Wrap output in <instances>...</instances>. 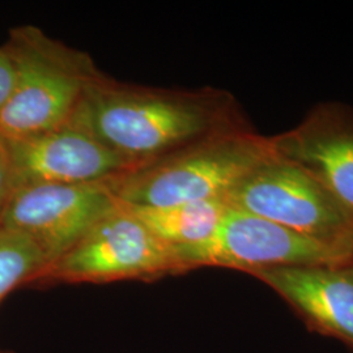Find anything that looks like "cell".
<instances>
[{"label": "cell", "instance_id": "9c48e42d", "mask_svg": "<svg viewBox=\"0 0 353 353\" xmlns=\"http://www.w3.org/2000/svg\"><path fill=\"white\" fill-rule=\"evenodd\" d=\"M271 144L276 156L314 176L353 221V108L321 102Z\"/></svg>", "mask_w": 353, "mask_h": 353}, {"label": "cell", "instance_id": "ba28073f", "mask_svg": "<svg viewBox=\"0 0 353 353\" xmlns=\"http://www.w3.org/2000/svg\"><path fill=\"white\" fill-rule=\"evenodd\" d=\"M4 143L11 160L14 189L28 185L105 183L138 168L71 123Z\"/></svg>", "mask_w": 353, "mask_h": 353}, {"label": "cell", "instance_id": "7c38bea8", "mask_svg": "<svg viewBox=\"0 0 353 353\" xmlns=\"http://www.w3.org/2000/svg\"><path fill=\"white\" fill-rule=\"evenodd\" d=\"M46 267L48 259L34 241L0 225V303L16 288L34 287Z\"/></svg>", "mask_w": 353, "mask_h": 353}, {"label": "cell", "instance_id": "52a82bcc", "mask_svg": "<svg viewBox=\"0 0 353 353\" xmlns=\"http://www.w3.org/2000/svg\"><path fill=\"white\" fill-rule=\"evenodd\" d=\"M110 182L28 185L13 190L0 225L36 242L48 265L68 252L118 205Z\"/></svg>", "mask_w": 353, "mask_h": 353}, {"label": "cell", "instance_id": "8fae6325", "mask_svg": "<svg viewBox=\"0 0 353 353\" xmlns=\"http://www.w3.org/2000/svg\"><path fill=\"white\" fill-rule=\"evenodd\" d=\"M127 207L165 245L181 248L208 240L229 204L223 196L161 207Z\"/></svg>", "mask_w": 353, "mask_h": 353}, {"label": "cell", "instance_id": "6da1fadb", "mask_svg": "<svg viewBox=\"0 0 353 353\" xmlns=\"http://www.w3.org/2000/svg\"><path fill=\"white\" fill-rule=\"evenodd\" d=\"M68 123L137 166L250 127L236 97L224 89L152 88L103 74L85 90Z\"/></svg>", "mask_w": 353, "mask_h": 353}, {"label": "cell", "instance_id": "5b68a950", "mask_svg": "<svg viewBox=\"0 0 353 353\" xmlns=\"http://www.w3.org/2000/svg\"><path fill=\"white\" fill-rule=\"evenodd\" d=\"M176 274L172 246L159 240L122 203L48 265L34 287L152 281Z\"/></svg>", "mask_w": 353, "mask_h": 353}, {"label": "cell", "instance_id": "5bb4252c", "mask_svg": "<svg viewBox=\"0 0 353 353\" xmlns=\"http://www.w3.org/2000/svg\"><path fill=\"white\" fill-rule=\"evenodd\" d=\"M14 81L12 58L6 46H0V110L6 105Z\"/></svg>", "mask_w": 353, "mask_h": 353}, {"label": "cell", "instance_id": "30bf717a", "mask_svg": "<svg viewBox=\"0 0 353 353\" xmlns=\"http://www.w3.org/2000/svg\"><path fill=\"white\" fill-rule=\"evenodd\" d=\"M250 275L276 292L310 330L353 350V259L275 267Z\"/></svg>", "mask_w": 353, "mask_h": 353}, {"label": "cell", "instance_id": "7a4b0ae2", "mask_svg": "<svg viewBox=\"0 0 353 353\" xmlns=\"http://www.w3.org/2000/svg\"><path fill=\"white\" fill-rule=\"evenodd\" d=\"M12 58V92L0 110V140L16 141L68 123L89 85L102 75L90 55L39 28H13L4 45Z\"/></svg>", "mask_w": 353, "mask_h": 353}, {"label": "cell", "instance_id": "3957f363", "mask_svg": "<svg viewBox=\"0 0 353 353\" xmlns=\"http://www.w3.org/2000/svg\"><path fill=\"white\" fill-rule=\"evenodd\" d=\"M274 156L271 137L252 127L217 134L110 182L118 202L161 207L225 196L240 179Z\"/></svg>", "mask_w": 353, "mask_h": 353}, {"label": "cell", "instance_id": "8992f818", "mask_svg": "<svg viewBox=\"0 0 353 353\" xmlns=\"http://www.w3.org/2000/svg\"><path fill=\"white\" fill-rule=\"evenodd\" d=\"M173 252L178 275L203 267L239 270L250 275L275 267L335 265L353 259L352 254L230 205L208 240L173 248Z\"/></svg>", "mask_w": 353, "mask_h": 353}, {"label": "cell", "instance_id": "4fadbf2b", "mask_svg": "<svg viewBox=\"0 0 353 353\" xmlns=\"http://www.w3.org/2000/svg\"><path fill=\"white\" fill-rule=\"evenodd\" d=\"M14 190L12 166L7 145L0 140V214L10 201Z\"/></svg>", "mask_w": 353, "mask_h": 353}, {"label": "cell", "instance_id": "277c9868", "mask_svg": "<svg viewBox=\"0 0 353 353\" xmlns=\"http://www.w3.org/2000/svg\"><path fill=\"white\" fill-rule=\"evenodd\" d=\"M230 207L353 255V221L314 176L274 152L224 196Z\"/></svg>", "mask_w": 353, "mask_h": 353}, {"label": "cell", "instance_id": "9a60e30c", "mask_svg": "<svg viewBox=\"0 0 353 353\" xmlns=\"http://www.w3.org/2000/svg\"><path fill=\"white\" fill-rule=\"evenodd\" d=\"M0 353H16V352H13V351H10V350H4V348H0Z\"/></svg>", "mask_w": 353, "mask_h": 353}]
</instances>
